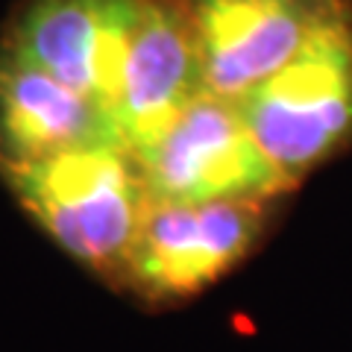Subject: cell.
<instances>
[{"instance_id":"cell-1","label":"cell","mask_w":352,"mask_h":352,"mask_svg":"<svg viewBox=\"0 0 352 352\" xmlns=\"http://www.w3.org/2000/svg\"><path fill=\"white\" fill-rule=\"evenodd\" d=\"M18 206L74 261L112 285L150 206L144 176L124 144H91L0 173Z\"/></svg>"},{"instance_id":"cell-2","label":"cell","mask_w":352,"mask_h":352,"mask_svg":"<svg viewBox=\"0 0 352 352\" xmlns=\"http://www.w3.org/2000/svg\"><path fill=\"white\" fill-rule=\"evenodd\" d=\"M258 147L294 191L352 141V0L238 100Z\"/></svg>"},{"instance_id":"cell-3","label":"cell","mask_w":352,"mask_h":352,"mask_svg":"<svg viewBox=\"0 0 352 352\" xmlns=\"http://www.w3.org/2000/svg\"><path fill=\"white\" fill-rule=\"evenodd\" d=\"M156 203H276L291 188L258 147L238 100L200 91L132 153Z\"/></svg>"},{"instance_id":"cell-4","label":"cell","mask_w":352,"mask_h":352,"mask_svg":"<svg viewBox=\"0 0 352 352\" xmlns=\"http://www.w3.org/2000/svg\"><path fill=\"white\" fill-rule=\"evenodd\" d=\"M270 206L258 200H150L120 285L147 302L203 294L252 252L267 226Z\"/></svg>"},{"instance_id":"cell-5","label":"cell","mask_w":352,"mask_h":352,"mask_svg":"<svg viewBox=\"0 0 352 352\" xmlns=\"http://www.w3.org/2000/svg\"><path fill=\"white\" fill-rule=\"evenodd\" d=\"M138 15L141 0H27L6 24L0 50L71 85L115 124Z\"/></svg>"},{"instance_id":"cell-6","label":"cell","mask_w":352,"mask_h":352,"mask_svg":"<svg viewBox=\"0 0 352 352\" xmlns=\"http://www.w3.org/2000/svg\"><path fill=\"white\" fill-rule=\"evenodd\" d=\"M340 0H188L203 88L241 100L279 71Z\"/></svg>"},{"instance_id":"cell-7","label":"cell","mask_w":352,"mask_h":352,"mask_svg":"<svg viewBox=\"0 0 352 352\" xmlns=\"http://www.w3.org/2000/svg\"><path fill=\"white\" fill-rule=\"evenodd\" d=\"M203 88L188 0H141V15L115 106L118 138L141 150Z\"/></svg>"},{"instance_id":"cell-8","label":"cell","mask_w":352,"mask_h":352,"mask_svg":"<svg viewBox=\"0 0 352 352\" xmlns=\"http://www.w3.org/2000/svg\"><path fill=\"white\" fill-rule=\"evenodd\" d=\"M118 138L112 118L71 85L0 50V173Z\"/></svg>"}]
</instances>
